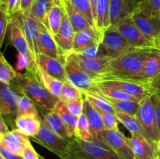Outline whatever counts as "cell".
<instances>
[{"mask_svg":"<svg viewBox=\"0 0 160 159\" xmlns=\"http://www.w3.org/2000/svg\"><path fill=\"white\" fill-rule=\"evenodd\" d=\"M151 49L152 48H136L117 57L112 58L107 73L95 79L112 78L146 83L143 77L144 65Z\"/></svg>","mask_w":160,"mask_h":159,"instance_id":"obj_1","label":"cell"},{"mask_svg":"<svg viewBox=\"0 0 160 159\" xmlns=\"http://www.w3.org/2000/svg\"><path fill=\"white\" fill-rule=\"evenodd\" d=\"M12 84L25 96L28 97L40 108L47 111H52L59 101L58 97L52 94L42 84L39 76L31 73L24 74L17 73Z\"/></svg>","mask_w":160,"mask_h":159,"instance_id":"obj_2","label":"cell"},{"mask_svg":"<svg viewBox=\"0 0 160 159\" xmlns=\"http://www.w3.org/2000/svg\"><path fill=\"white\" fill-rule=\"evenodd\" d=\"M64 159H123L107 147L96 141H86L78 137L70 140Z\"/></svg>","mask_w":160,"mask_h":159,"instance_id":"obj_3","label":"cell"},{"mask_svg":"<svg viewBox=\"0 0 160 159\" xmlns=\"http://www.w3.org/2000/svg\"><path fill=\"white\" fill-rule=\"evenodd\" d=\"M154 94L146 97L139 102V109L136 118L143 126L144 129L149 137L152 144L154 146L156 151L159 146L160 135L156 120Z\"/></svg>","mask_w":160,"mask_h":159,"instance_id":"obj_4","label":"cell"},{"mask_svg":"<svg viewBox=\"0 0 160 159\" xmlns=\"http://www.w3.org/2000/svg\"><path fill=\"white\" fill-rule=\"evenodd\" d=\"M95 86L115 89L126 93L138 101H142L146 97L156 93V90L148 83L135 82V81L125 80L119 79H94Z\"/></svg>","mask_w":160,"mask_h":159,"instance_id":"obj_5","label":"cell"},{"mask_svg":"<svg viewBox=\"0 0 160 159\" xmlns=\"http://www.w3.org/2000/svg\"><path fill=\"white\" fill-rule=\"evenodd\" d=\"M64 67L67 81L83 93L94 91L96 89L94 83L95 78L80 65L73 53L67 58Z\"/></svg>","mask_w":160,"mask_h":159,"instance_id":"obj_6","label":"cell"},{"mask_svg":"<svg viewBox=\"0 0 160 159\" xmlns=\"http://www.w3.org/2000/svg\"><path fill=\"white\" fill-rule=\"evenodd\" d=\"M31 138L36 143L52 151L53 154L58 156L59 159H64L67 156L70 140L64 139L55 133L43 121H42L38 132Z\"/></svg>","mask_w":160,"mask_h":159,"instance_id":"obj_7","label":"cell"},{"mask_svg":"<svg viewBox=\"0 0 160 159\" xmlns=\"http://www.w3.org/2000/svg\"><path fill=\"white\" fill-rule=\"evenodd\" d=\"M131 18L139 31L150 41L156 42L160 39V17L148 12L139 4Z\"/></svg>","mask_w":160,"mask_h":159,"instance_id":"obj_8","label":"cell"},{"mask_svg":"<svg viewBox=\"0 0 160 159\" xmlns=\"http://www.w3.org/2000/svg\"><path fill=\"white\" fill-rule=\"evenodd\" d=\"M97 142L109 147L123 159H135L130 144L129 138L125 137L120 130L105 129Z\"/></svg>","mask_w":160,"mask_h":159,"instance_id":"obj_9","label":"cell"},{"mask_svg":"<svg viewBox=\"0 0 160 159\" xmlns=\"http://www.w3.org/2000/svg\"><path fill=\"white\" fill-rule=\"evenodd\" d=\"M23 95L17 86L0 81V117L3 119L17 118V107L20 98Z\"/></svg>","mask_w":160,"mask_h":159,"instance_id":"obj_10","label":"cell"},{"mask_svg":"<svg viewBox=\"0 0 160 159\" xmlns=\"http://www.w3.org/2000/svg\"><path fill=\"white\" fill-rule=\"evenodd\" d=\"M113 26L117 27L122 36L133 48L138 49L157 48L154 42L147 38L139 31L131 17L121 20Z\"/></svg>","mask_w":160,"mask_h":159,"instance_id":"obj_11","label":"cell"},{"mask_svg":"<svg viewBox=\"0 0 160 159\" xmlns=\"http://www.w3.org/2000/svg\"><path fill=\"white\" fill-rule=\"evenodd\" d=\"M8 31H9V42L17 49V51H18V54H20L28 58L31 62V65L35 68H38V65L33 59L29 47H28V42L25 38L19 13L15 14L9 18Z\"/></svg>","mask_w":160,"mask_h":159,"instance_id":"obj_12","label":"cell"},{"mask_svg":"<svg viewBox=\"0 0 160 159\" xmlns=\"http://www.w3.org/2000/svg\"><path fill=\"white\" fill-rule=\"evenodd\" d=\"M102 42L106 46L109 52V55L112 58L117 57L120 55L136 49L130 45L113 25H111L103 33Z\"/></svg>","mask_w":160,"mask_h":159,"instance_id":"obj_13","label":"cell"},{"mask_svg":"<svg viewBox=\"0 0 160 159\" xmlns=\"http://www.w3.org/2000/svg\"><path fill=\"white\" fill-rule=\"evenodd\" d=\"M19 16L20 17L22 28H23V34L28 42L30 51H31L33 59L37 63L38 55H40L38 46V41L39 31H40V26L42 23H39L28 13L19 12Z\"/></svg>","mask_w":160,"mask_h":159,"instance_id":"obj_14","label":"cell"},{"mask_svg":"<svg viewBox=\"0 0 160 159\" xmlns=\"http://www.w3.org/2000/svg\"><path fill=\"white\" fill-rule=\"evenodd\" d=\"M74 35L75 32L65 12L60 27H59L58 32L53 36L58 47H59L61 55L65 62L67 58L73 53Z\"/></svg>","mask_w":160,"mask_h":159,"instance_id":"obj_15","label":"cell"},{"mask_svg":"<svg viewBox=\"0 0 160 159\" xmlns=\"http://www.w3.org/2000/svg\"><path fill=\"white\" fill-rule=\"evenodd\" d=\"M142 0H110V23L116 25L123 19L131 17Z\"/></svg>","mask_w":160,"mask_h":159,"instance_id":"obj_16","label":"cell"},{"mask_svg":"<svg viewBox=\"0 0 160 159\" xmlns=\"http://www.w3.org/2000/svg\"><path fill=\"white\" fill-rule=\"evenodd\" d=\"M38 46L40 54L58 59L65 64V61L61 55L54 37L42 24L41 25L39 31Z\"/></svg>","mask_w":160,"mask_h":159,"instance_id":"obj_17","label":"cell"},{"mask_svg":"<svg viewBox=\"0 0 160 159\" xmlns=\"http://www.w3.org/2000/svg\"><path fill=\"white\" fill-rule=\"evenodd\" d=\"M74 54L75 58L81 67L92 75L94 78L99 77L106 74L109 70V63L112 60V57H102L98 59H86L78 55Z\"/></svg>","mask_w":160,"mask_h":159,"instance_id":"obj_18","label":"cell"},{"mask_svg":"<svg viewBox=\"0 0 160 159\" xmlns=\"http://www.w3.org/2000/svg\"><path fill=\"white\" fill-rule=\"evenodd\" d=\"M102 41V35L93 26L76 32L73 41V53L79 54L90 45L101 43Z\"/></svg>","mask_w":160,"mask_h":159,"instance_id":"obj_19","label":"cell"},{"mask_svg":"<svg viewBox=\"0 0 160 159\" xmlns=\"http://www.w3.org/2000/svg\"><path fill=\"white\" fill-rule=\"evenodd\" d=\"M0 142L9 151L21 156L27 145L31 143L29 137L17 129L9 131L7 133L2 135V138Z\"/></svg>","mask_w":160,"mask_h":159,"instance_id":"obj_20","label":"cell"},{"mask_svg":"<svg viewBox=\"0 0 160 159\" xmlns=\"http://www.w3.org/2000/svg\"><path fill=\"white\" fill-rule=\"evenodd\" d=\"M129 141L135 159H156V148L146 138L131 133Z\"/></svg>","mask_w":160,"mask_h":159,"instance_id":"obj_21","label":"cell"},{"mask_svg":"<svg viewBox=\"0 0 160 159\" xmlns=\"http://www.w3.org/2000/svg\"><path fill=\"white\" fill-rule=\"evenodd\" d=\"M37 64L42 70L46 72L50 76L63 83L68 82L64 64L58 59L40 54L38 55Z\"/></svg>","mask_w":160,"mask_h":159,"instance_id":"obj_22","label":"cell"},{"mask_svg":"<svg viewBox=\"0 0 160 159\" xmlns=\"http://www.w3.org/2000/svg\"><path fill=\"white\" fill-rule=\"evenodd\" d=\"M42 124V120L38 115L28 114L18 115L14 120V126L25 135L32 137L38 132Z\"/></svg>","mask_w":160,"mask_h":159,"instance_id":"obj_23","label":"cell"},{"mask_svg":"<svg viewBox=\"0 0 160 159\" xmlns=\"http://www.w3.org/2000/svg\"><path fill=\"white\" fill-rule=\"evenodd\" d=\"M160 75V47L152 48L145 61L143 70L144 80L152 84Z\"/></svg>","mask_w":160,"mask_h":159,"instance_id":"obj_24","label":"cell"},{"mask_svg":"<svg viewBox=\"0 0 160 159\" xmlns=\"http://www.w3.org/2000/svg\"><path fill=\"white\" fill-rule=\"evenodd\" d=\"M59 2L60 0H35L28 14L42 23L48 31V16L49 11L55 4Z\"/></svg>","mask_w":160,"mask_h":159,"instance_id":"obj_25","label":"cell"},{"mask_svg":"<svg viewBox=\"0 0 160 159\" xmlns=\"http://www.w3.org/2000/svg\"><path fill=\"white\" fill-rule=\"evenodd\" d=\"M60 1L75 33L84 31L92 26L88 20L86 19V17L81 12L77 10L70 1H62V0H60Z\"/></svg>","mask_w":160,"mask_h":159,"instance_id":"obj_26","label":"cell"},{"mask_svg":"<svg viewBox=\"0 0 160 159\" xmlns=\"http://www.w3.org/2000/svg\"><path fill=\"white\" fill-rule=\"evenodd\" d=\"M42 121L52 132L67 140H72L74 136L69 131L67 126L64 125L60 117L54 110L49 111L44 116Z\"/></svg>","mask_w":160,"mask_h":159,"instance_id":"obj_27","label":"cell"},{"mask_svg":"<svg viewBox=\"0 0 160 159\" xmlns=\"http://www.w3.org/2000/svg\"><path fill=\"white\" fill-rule=\"evenodd\" d=\"M110 0H97L95 28L103 36V33L111 26L110 23Z\"/></svg>","mask_w":160,"mask_h":159,"instance_id":"obj_28","label":"cell"},{"mask_svg":"<svg viewBox=\"0 0 160 159\" xmlns=\"http://www.w3.org/2000/svg\"><path fill=\"white\" fill-rule=\"evenodd\" d=\"M83 113L85 115L87 118L88 119L89 123L92 125L93 130L95 134L96 142L98 139L101 136L102 132L105 129L104 124H103L102 118L101 114L98 112V109L95 108L89 101H88L84 97V105H83Z\"/></svg>","mask_w":160,"mask_h":159,"instance_id":"obj_29","label":"cell"},{"mask_svg":"<svg viewBox=\"0 0 160 159\" xmlns=\"http://www.w3.org/2000/svg\"><path fill=\"white\" fill-rule=\"evenodd\" d=\"M116 115L120 123L124 126L128 130L130 131L131 133L138 134V135L142 136L145 138H146L148 141L151 143L150 139L148 137V134L146 133L145 130L144 129L143 126L140 123L139 120L136 118V116H132V115H127V114L122 113V112L116 111ZM154 147V146H153Z\"/></svg>","mask_w":160,"mask_h":159,"instance_id":"obj_30","label":"cell"},{"mask_svg":"<svg viewBox=\"0 0 160 159\" xmlns=\"http://www.w3.org/2000/svg\"><path fill=\"white\" fill-rule=\"evenodd\" d=\"M74 137L86 141H96L93 128L84 113L78 117Z\"/></svg>","mask_w":160,"mask_h":159,"instance_id":"obj_31","label":"cell"},{"mask_svg":"<svg viewBox=\"0 0 160 159\" xmlns=\"http://www.w3.org/2000/svg\"><path fill=\"white\" fill-rule=\"evenodd\" d=\"M54 111L59 115L61 120H62V123H64V125L67 126V128L69 129V131L74 136L78 117L73 115V114L68 110L65 103L62 102V101H58Z\"/></svg>","mask_w":160,"mask_h":159,"instance_id":"obj_32","label":"cell"},{"mask_svg":"<svg viewBox=\"0 0 160 159\" xmlns=\"http://www.w3.org/2000/svg\"><path fill=\"white\" fill-rule=\"evenodd\" d=\"M64 13H65V11L61 4V1L55 4L49 11L48 16V31L53 36L58 32L60 27Z\"/></svg>","mask_w":160,"mask_h":159,"instance_id":"obj_33","label":"cell"},{"mask_svg":"<svg viewBox=\"0 0 160 159\" xmlns=\"http://www.w3.org/2000/svg\"><path fill=\"white\" fill-rule=\"evenodd\" d=\"M84 97L98 111L116 113V110L112 104L98 92H85L84 93Z\"/></svg>","mask_w":160,"mask_h":159,"instance_id":"obj_34","label":"cell"},{"mask_svg":"<svg viewBox=\"0 0 160 159\" xmlns=\"http://www.w3.org/2000/svg\"><path fill=\"white\" fill-rule=\"evenodd\" d=\"M105 97V96H104ZM112 104L117 112L127 114V115L136 116L139 109V102L131 100H118L105 97Z\"/></svg>","mask_w":160,"mask_h":159,"instance_id":"obj_35","label":"cell"},{"mask_svg":"<svg viewBox=\"0 0 160 159\" xmlns=\"http://www.w3.org/2000/svg\"><path fill=\"white\" fill-rule=\"evenodd\" d=\"M38 75L44 87L54 96L59 97L63 86V82L56 79L38 66Z\"/></svg>","mask_w":160,"mask_h":159,"instance_id":"obj_36","label":"cell"},{"mask_svg":"<svg viewBox=\"0 0 160 159\" xmlns=\"http://www.w3.org/2000/svg\"><path fill=\"white\" fill-rule=\"evenodd\" d=\"M59 101L64 103H69L84 98V93L75 87L69 82L63 83V86L59 95Z\"/></svg>","mask_w":160,"mask_h":159,"instance_id":"obj_37","label":"cell"},{"mask_svg":"<svg viewBox=\"0 0 160 159\" xmlns=\"http://www.w3.org/2000/svg\"><path fill=\"white\" fill-rule=\"evenodd\" d=\"M81 57L86 58V59H98V58L102 57H110L109 55L106 46L103 45L102 42L101 43H95L90 45L87 48L81 51L79 54H77Z\"/></svg>","mask_w":160,"mask_h":159,"instance_id":"obj_38","label":"cell"},{"mask_svg":"<svg viewBox=\"0 0 160 159\" xmlns=\"http://www.w3.org/2000/svg\"><path fill=\"white\" fill-rule=\"evenodd\" d=\"M17 73L6 61L2 54L0 55V81L11 84L13 82Z\"/></svg>","mask_w":160,"mask_h":159,"instance_id":"obj_39","label":"cell"},{"mask_svg":"<svg viewBox=\"0 0 160 159\" xmlns=\"http://www.w3.org/2000/svg\"><path fill=\"white\" fill-rule=\"evenodd\" d=\"M70 2L77 10L81 12L86 17L90 24L95 27L90 0H70Z\"/></svg>","mask_w":160,"mask_h":159,"instance_id":"obj_40","label":"cell"},{"mask_svg":"<svg viewBox=\"0 0 160 159\" xmlns=\"http://www.w3.org/2000/svg\"><path fill=\"white\" fill-rule=\"evenodd\" d=\"M28 114H35L38 115L35 104L28 97L25 95H21L18 102L17 107V116L22 115H28Z\"/></svg>","mask_w":160,"mask_h":159,"instance_id":"obj_41","label":"cell"},{"mask_svg":"<svg viewBox=\"0 0 160 159\" xmlns=\"http://www.w3.org/2000/svg\"><path fill=\"white\" fill-rule=\"evenodd\" d=\"M9 16L8 14L6 4L0 5V48L2 45L5 35L8 30L9 22Z\"/></svg>","mask_w":160,"mask_h":159,"instance_id":"obj_42","label":"cell"},{"mask_svg":"<svg viewBox=\"0 0 160 159\" xmlns=\"http://www.w3.org/2000/svg\"><path fill=\"white\" fill-rule=\"evenodd\" d=\"M101 114L102 118L103 124L106 129L109 130H115L118 131V119L117 118V115L115 113L112 112H101L98 111Z\"/></svg>","mask_w":160,"mask_h":159,"instance_id":"obj_43","label":"cell"},{"mask_svg":"<svg viewBox=\"0 0 160 159\" xmlns=\"http://www.w3.org/2000/svg\"><path fill=\"white\" fill-rule=\"evenodd\" d=\"M141 5L148 12L160 17V0H142Z\"/></svg>","mask_w":160,"mask_h":159,"instance_id":"obj_44","label":"cell"},{"mask_svg":"<svg viewBox=\"0 0 160 159\" xmlns=\"http://www.w3.org/2000/svg\"><path fill=\"white\" fill-rule=\"evenodd\" d=\"M66 104V103H65ZM68 110L71 112L73 115L79 117L83 113V105H84V98L81 99L75 100L66 104Z\"/></svg>","mask_w":160,"mask_h":159,"instance_id":"obj_45","label":"cell"},{"mask_svg":"<svg viewBox=\"0 0 160 159\" xmlns=\"http://www.w3.org/2000/svg\"><path fill=\"white\" fill-rule=\"evenodd\" d=\"M20 3H21V0H6L5 4L6 6L9 17L20 12Z\"/></svg>","mask_w":160,"mask_h":159,"instance_id":"obj_46","label":"cell"},{"mask_svg":"<svg viewBox=\"0 0 160 159\" xmlns=\"http://www.w3.org/2000/svg\"><path fill=\"white\" fill-rule=\"evenodd\" d=\"M22 157L23 159H41L42 158L34 150L31 143H28L24 148L22 154Z\"/></svg>","mask_w":160,"mask_h":159,"instance_id":"obj_47","label":"cell"},{"mask_svg":"<svg viewBox=\"0 0 160 159\" xmlns=\"http://www.w3.org/2000/svg\"><path fill=\"white\" fill-rule=\"evenodd\" d=\"M0 152L6 159H23L21 155H18L9 151L7 148L3 146L1 142H0Z\"/></svg>","mask_w":160,"mask_h":159,"instance_id":"obj_48","label":"cell"},{"mask_svg":"<svg viewBox=\"0 0 160 159\" xmlns=\"http://www.w3.org/2000/svg\"><path fill=\"white\" fill-rule=\"evenodd\" d=\"M154 98L155 102H156V120H157L158 129H159V132L160 135V94L156 92V93L154 94Z\"/></svg>","mask_w":160,"mask_h":159,"instance_id":"obj_49","label":"cell"},{"mask_svg":"<svg viewBox=\"0 0 160 159\" xmlns=\"http://www.w3.org/2000/svg\"><path fill=\"white\" fill-rule=\"evenodd\" d=\"M35 0H21L20 13H28ZM18 12V13H19Z\"/></svg>","mask_w":160,"mask_h":159,"instance_id":"obj_50","label":"cell"},{"mask_svg":"<svg viewBox=\"0 0 160 159\" xmlns=\"http://www.w3.org/2000/svg\"><path fill=\"white\" fill-rule=\"evenodd\" d=\"M9 131V128L6 126L5 120L2 117H0V134L4 135V134L7 133Z\"/></svg>","mask_w":160,"mask_h":159,"instance_id":"obj_51","label":"cell"},{"mask_svg":"<svg viewBox=\"0 0 160 159\" xmlns=\"http://www.w3.org/2000/svg\"><path fill=\"white\" fill-rule=\"evenodd\" d=\"M151 85L152 86L153 88L156 90V91L157 92V93L160 94V75L156 78V80H155Z\"/></svg>","mask_w":160,"mask_h":159,"instance_id":"obj_52","label":"cell"},{"mask_svg":"<svg viewBox=\"0 0 160 159\" xmlns=\"http://www.w3.org/2000/svg\"><path fill=\"white\" fill-rule=\"evenodd\" d=\"M90 2H91V5H92V13H93L94 20H95V18H96V3H97V0H90Z\"/></svg>","mask_w":160,"mask_h":159,"instance_id":"obj_53","label":"cell"},{"mask_svg":"<svg viewBox=\"0 0 160 159\" xmlns=\"http://www.w3.org/2000/svg\"><path fill=\"white\" fill-rule=\"evenodd\" d=\"M156 159H160V144L158 147L156 152Z\"/></svg>","mask_w":160,"mask_h":159,"instance_id":"obj_54","label":"cell"},{"mask_svg":"<svg viewBox=\"0 0 160 159\" xmlns=\"http://www.w3.org/2000/svg\"><path fill=\"white\" fill-rule=\"evenodd\" d=\"M156 46H157V48L158 47H160V39L156 42Z\"/></svg>","mask_w":160,"mask_h":159,"instance_id":"obj_55","label":"cell"},{"mask_svg":"<svg viewBox=\"0 0 160 159\" xmlns=\"http://www.w3.org/2000/svg\"><path fill=\"white\" fill-rule=\"evenodd\" d=\"M5 2H6V0H0V5L5 4Z\"/></svg>","mask_w":160,"mask_h":159,"instance_id":"obj_56","label":"cell"},{"mask_svg":"<svg viewBox=\"0 0 160 159\" xmlns=\"http://www.w3.org/2000/svg\"><path fill=\"white\" fill-rule=\"evenodd\" d=\"M0 159H6L4 157H3V155L2 154L1 152H0Z\"/></svg>","mask_w":160,"mask_h":159,"instance_id":"obj_57","label":"cell"},{"mask_svg":"<svg viewBox=\"0 0 160 159\" xmlns=\"http://www.w3.org/2000/svg\"><path fill=\"white\" fill-rule=\"evenodd\" d=\"M2 138V134H0V141H1Z\"/></svg>","mask_w":160,"mask_h":159,"instance_id":"obj_58","label":"cell"},{"mask_svg":"<svg viewBox=\"0 0 160 159\" xmlns=\"http://www.w3.org/2000/svg\"><path fill=\"white\" fill-rule=\"evenodd\" d=\"M62 1H70V0H62Z\"/></svg>","mask_w":160,"mask_h":159,"instance_id":"obj_59","label":"cell"},{"mask_svg":"<svg viewBox=\"0 0 160 159\" xmlns=\"http://www.w3.org/2000/svg\"><path fill=\"white\" fill-rule=\"evenodd\" d=\"M0 55H1V53H0Z\"/></svg>","mask_w":160,"mask_h":159,"instance_id":"obj_60","label":"cell"}]
</instances>
